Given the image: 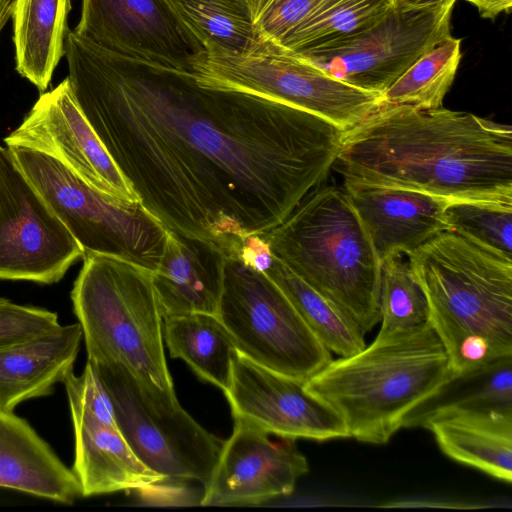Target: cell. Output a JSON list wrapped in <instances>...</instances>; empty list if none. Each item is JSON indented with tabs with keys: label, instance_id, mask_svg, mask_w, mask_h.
<instances>
[{
	"label": "cell",
	"instance_id": "obj_1",
	"mask_svg": "<svg viewBox=\"0 0 512 512\" xmlns=\"http://www.w3.org/2000/svg\"><path fill=\"white\" fill-rule=\"evenodd\" d=\"M64 56L77 104L142 205L225 255L279 225L335 166L345 131L315 114L70 30Z\"/></svg>",
	"mask_w": 512,
	"mask_h": 512
},
{
	"label": "cell",
	"instance_id": "obj_2",
	"mask_svg": "<svg viewBox=\"0 0 512 512\" xmlns=\"http://www.w3.org/2000/svg\"><path fill=\"white\" fill-rule=\"evenodd\" d=\"M335 165L348 183L512 203L511 126L467 112L380 103L345 131Z\"/></svg>",
	"mask_w": 512,
	"mask_h": 512
},
{
	"label": "cell",
	"instance_id": "obj_3",
	"mask_svg": "<svg viewBox=\"0 0 512 512\" xmlns=\"http://www.w3.org/2000/svg\"><path fill=\"white\" fill-rule=\"evenodd\" d=\"M408 261L426 295L452 379L512 356V259L445 231L410 253Z\"/></svg>",
	"mask_w": 512,
	"mask_h": 512
},
{
	"label": "cell",
	"instance_id": "obj_4",
	"mask_svg": "<svg viewBox=\"0 0 512 512\" xmlns=\"http://www.w3.org/2000/svg\"><path fill=\"white\" fill-rule=\"evenodd\" d=\"M451 379L448 356L428 321L377 334L361 351L331 360L304 386L338 413L349 437L385 444Z\"/></svg>",
	"mask_w": 512,
	"mask_h": 512
},
{
	"label": "cell",
	"instance_id": "obj_5",
	"mask_svg": "<svg viewBox=\"0 0 512 512\" xmlns=\"http://www.w3.org/2000/svg\"><path fill=\"white\" fill-rule=\"evenodd\" d=\"M262 236L275 258L364 335L380 322L382 263L343 188L316 187Z\"/></svg>",
	"mask_w": 512,
	"mask_h": 512
},
{
	"label": "cell",
	"instance_id": "obj_6",
	"mask_svg": "<svg viewBox=\"0 0 512 512\" xmlns=\"http://www.w3.org/2000/svg\"><path fill=\"white\" fill-rule=\"evenodd\" d=\"M82 259L71 301L87 360L125 367L155 406L177 410L152 272L110 255L86 254Z\"/></svg>",
	"mask_w": 512,
	"mask_h": 512
},
{
	"label": "cell",
	"instance_id": "obj_7",
	"mask_svg": "<svg viewBox=\"0 0 512 512\" xmlns=\"http://www.w3.org/2000/svg\"><path fill=\"white\" fill-rule=\"evenodd\" d=\"M24 175L86 254L122 258L152 273L159 267L169 230L141 202L107 196L56 159L7 147Z\"/></svg>",
	"mask_w": 512,
	"mask_h": 512
},
{
	"label": "cell",
	"instance_id": "obj_8",
	"mask_svg": "<svg viewBox=\"0 0 512 512\" xmlns=\"http://www.w3.org/2000/svg\"><path fill=\"white\" fill-rule=\"evenodd\" d=\"M218 317L239 353L306 382L331 360L281 288L237 254L226 255Z\"/></svg>",
	"mask_w": 512,
	"mask_h": 512
},
{
	"label": "cell",
	"instance_id": "obj_9",
	"mask_svg": "<svg viewBox=\"0 0 512 512\" xmlns=\"http://www.w3.org/2000/svg\"><path fill=\"white\" fill-rule=\"evenodd\" d=\"M193 74L201 85L279 101L324 118L344 131L362 122L381 103V95L335 79L271 44L256 53L204 52L194 62Z\"/></svg>",
	"mask_w": 512,
	"mask_h": 512
},
{
	"label": "cell",
	"instance_id": "obj_10",
	"mask_svg": "<svg viewBox=\"0 0 512 512\" xmlns=\"http://www.w3.org/2000/svg\"><path fill=\"white\" fill-rule=\"evenodd\" d=\"M90 363L135 455L168 483L204 485L217 464L224 440L207 431L181 406L175 411L155 406L125 367Z\"/></svg>",
	"mask_w": 512,
	"mask_h": 512
},
{
	"label": "cell",
	"instance_id": "obj_11",
	"mask_svg": "<svg viewBox=\"0 0 512 512\" xmlns=\"http://www.w3.org/2000/svg\"><path fill=\"white\" fill-rule=\"evenodd\" d=\"M82 257L80 245L0 144V279L54 284Z\"/></svg>",
	"mask_w": 512,
	"mask_h": 512
},
{
	"label": "cell",
	"instance_id": "obj_12",
	"mask_svg": "<svg viewBox=\"0 0 512 512\" xmlns=\"http://www.w3.org/2000/svg\"><path fill=\"white\" fill-rule=\"evenodd\" d=\"M452 9L394 8L377 26L340 47L296 55L335 79L382 95L421 56L451 35Z\"/></svg>",
	"mask_w": 512,
	"mask_h": 512
},
{
	"label": "cell",
	"instance_id": "obj_13",
	"mask_svg": "<svg viewBox=\"0 0 512 512\" xmlns=\"http://www.w3.org/2000/svg\"><path fill=\"white\" fill-rule=\"evenodd\" d=\"M4 143L56 159L107 196L141 202L77 104L67 78L40 95Z\"/></svg>",
	"mask_w": 512,
	"mask_h": 512
},
{
	"label": "cell",
	"instance_id": "obj_14",
	"mask_svg": "<svg viewBox=\"0 0 512 512\" xmlns=\"http://www.w3.org/2000/svg\"><path fill=\"white\" fill-rule=\"evenodd\" d=\"M73 31L114 53L190 73L205 52L167 0H82Z\"/></svg>",
	"mask_w": 512,
	"mask_h": 512
},
{
	"label": "cell",
	"instance_id": "obj_15",
	"mask_svg": "<svg viewBox=\"0 0 512 512\" xmlns=\"http://www.w3.org/2000/svg\"><path fill=\"white\" fill-rule=\"evenodd\" d=\"M233 418V432L224 441L217 464L203 485L200 504L254 505L290 495L309 469L295 439L271 441L262 428Z\"/></svg>",
	"mask_w": 512,
	"mask_h": 512
},
{
	"label": "cell",
	"instance_id": "obj_16",
	"mask_svg": "<svg viewBox=\"0 0 512 512\" xmlns=\"http://www.w3.org/2000/svg\"><path fill=\"white\" fill-rule=\"evenodd\" d=\"M305 382L263 367L237 351L224 392L233 417H240L282 438L326 441L349 437L328 404L306 390Z\"/></svg>",
	"mask_w": 512,
	"mask_h": 512
},
{
	"label": "cell",
	"instance_id": "obj_17",
	"mask_svg": "<svg viewBox=\"0 0 512 512\" xmlns=\"http://www.w3.org/2000/svg\"><path fill=\"white\" fill-rule=\"evenodd\" d=\"M343 189L361 219L379 260L409 255L449 231L447 199L403 188L344 182Z\"/></svg>",
	"mask_w": 512,
	"mask_h": 512
},
{
	"label": "cell",
	"instance_id": "obj_18",
	"mask_svg": "<svg viewBox=\"0 0 512 512\" xmlns=\"http://www.w3.org/2000/svg\"><path fill=\"white\" fill-rule=\"evenodd\" d=\"M70 413L75 437L72 470L82 497L132 490L154 494L167 482L132 451L114 411L95 414L70 409Z\"/></svg>",
	"mask_w": 512,
	"mask_h": 512
},
{
	"label": "cell",
	"instance_id": "obj_19",
	"mask_svg": "<svg viewBox=\"0 0 512 512\" xmlns=\"http://www.w3.org/2000/svg\"><path fill=\"white\" fill-rule=\"evenodd\" d=\"M225 253L214 243L169 231L153 284L163 318L187 313L218 316Z\"/></svg>",
	"mask_w": 512,
	"mask_h": 512
},
{
	"label": "cell",
	"instance_id": "obj_20",
	"mask_svg": "<svg viewBox=\"0 0 512 512\" xmlns=\"http://www.w3.org/2000/svg\"><path fill=\"white\" fill-rule=\"evenodd\" d=\"M83 333L80 324L59 325L0 349V410L50 394L73 371Z\"/></svg>",
	"mask_w": 512,
	"mask_h": 512
},
{
	"label": "cell",
	"instance_id": "obj_21",
	"mask_svg": "<svg viewBox=\"0 0 512 512\" xmlns=\"http://www.w3.org/2000/svg\"><path fill=\"white\" fill-rule=\"evenodd\" d=\"M451 459L512 481V409H461L420 420Z\"/></svg>",
	"mask_w": 512,
	"mask_h": 512
},
{
	"label": "cell",
	"instance_id": "obj_22",
	"mask_svg": "<svg viewBox=\"0 0 512 512\" xmlns=\"http://www.w3.org/2000/svg\"><path fill=\"white\" fill-rule=\"evenodd\" d=\"M0 487L63 504L81 496L78 480L30 424L0 410Z\"/></svg>",
	"mask_w": 512,
	"mask_h": 512
},
{
	"label": "cell",
	"instance_id": "obj_23",
	"mask_svg": "<svg viewBox=\"0 0 512 512\" xmlns=\"http://www.w3.org/2000/svg\"><path fill=\"white\" fill-rule=\"evenodd\" d=\"M71 0H15L11 15L17 72L45 92L65 53Z\"/></svg>",
	"mask_w": 512,
	"mask_h": 512
},
{
	"label": "cell",
	"instance_id": "obj_24",
	"mask_svg": "<svg viewBox=\"0 0 512 512\" xmlns=\"http://www.w3.org/2000/svg\"><path fill=\"white\" fill-rule=\"evenodd\" d=\"M163 339L170 356L184 360L201 380L223 392L229 388L237 349L217 315L198 312L166 316Z\"/></svg>",
	"mask_w": 512,
	"mask_h": 512
},
{
	"label": "cell",
	"instance_id": "obj_25",
	"mask_svg": "<svg viewBox=\"0 0 512 512\" xmlns=\"http://www.w3.org/2000/svg\"><path fill=\"white\" fill-rule=\"evenodd\" d=\"M205 52L256 53L267 47L248 0H167Z\"/></svg>",
	"mask_w": 512,
	"mask_h": 512
},
{
	"label": "cell",
	"instance_id": "obj_26",
	"mask_svg": "<svg viewBox=\"0 0 512 512\" xmlns=\"http://www.w3.org/2000/svg\"><path fill=\"white\" fill-rule=\"evenodd\" d=\"M393 9V0H332L276 47L294 54L335 49L377 26Z\"/></svg>",
	"mask_w": 512,
	"mask_h": 512
},
{
	"label": "cell",
	"instance_id": "obj_27",
	"mask_svg": "<svg viewBox=\"0 0 512 512\" xmlns=\"http://www.w3.org/2000/svg\"><path fill=\"white\" fill-rule=\"evenodd\" d=\"M265 273L281 288L330 352L350 356L366 346L365 335L359 329L274 256Z\"/></svg>",
	"mask_w": 512,
	"mask_h": 512
},
{
	"label": "cell",
	"instance_id": "obj_28",
	"mask_svg": "<svg viewBox=\"0 0 512 512\" xmlns=\"http://www.w3.org/2000/svg\"><path fill=\"white\" fill-rule=\"evenodd\" d=\"M461 60V40L451 35L421 56L381 95V103L442 107Z\"/></svg>",
	"mask_w": 512,
	"mask_h": 512
},
{
	"label": "cell",
	"instance_id": "obj_29",
	"mask_svg": "<svg viewBox=\"0 0 512 512\" xmlns=\"http://www.w3.org/2000/svg\"><path fill=\"white\" fill-rule=\"evenodd\" d=\"M461 409H512V356L474 373L451 379L407 419L405 426L430 415Z\"/></svg>",
	"mask_w": 512,
	"mask_h": 512
},
{
	"label": "cell",
	"instance_id": "obj_30",
	"mask_svg": "<svg viewBox=\"0 0 512 512\" xmlns=\"http://www.w3.org/2000/svg\"><path fill=\"white\" fill-rule=\"evenodd\" d=\"M379 335L407 332L429 321L426 295L403 256L382 262Z\"/></svg>",
	"mask_w": 512,
	"mask_h": 512
},
{
	"label": "cell",
	"instance_id": "obj_31",
	"mask_svg": "<svg viewBox=\"0 0 512 512\" xmlns=\"http://www.w3.org/2000/svg\"><path fill=\"white\" fill-rule=\"evenodd\" d=\"M445 218L452 231L497 255L512 259V203L450 201Z\"/></svg>",
	"mask_w": 512,
	"mask_h": 512
},
{
	"label": "cell",
	"instance_id": "obj_32",
	"mask_svg": "<svg viewBox=\"0 0 512 512\" xmlns=\"http://www.w3.org/2000/svg\"><path fill=\"white\" fill-rule=\"evenodd\" d=\"M330 1L332 0H259L251 8L262 40L279 46L287 36Z\"/></svg>",
	"mask_w": 512,
	"mask_h": 512
},
{
	"label": "cell",
	"instance_id": "obj_33",
	"mask_svg": "<svg viewBox=\"0 0 512 512\" xmlns=\"http://www.w3.org/2000/svg\"><path fill=\"white\" fill-rule=\"evenodd\" d=\"M57 313L0 298V349L59 326Z\"/></svg>",
	"mask_w": 512,
	"mask_h": 512
},
{
	"label": "cell",
	"instance_id": "obj_34",
	"mask_svg": "<svg viewBox=\"0 0 512 512\" xmlns=\"http://www.w3.org/2000/svg\"><path fill=\"white\" fill-rule=\"evenodd\" d=\"M456 0H393L394 8L408 10H440L453 8Z\"/></svg>",
	"mask_w": 512,
	"mask_h": 512
},
{
	"label": "cell",
	"instance_id": "obj_35",
	"mask_svg": "<svg viewBox=\"0 0 512 512\" xmlns=\"http://www.w3.org/2000/svg\"><path fill=\"white\" fill-rule=\"evenodd\" d=\"M473 4L482 18L495 19L500 13H510L512 0H465Z\"/></svg>",
	"mask_w": 512,
	"mask_h": 512
},
{
	"label": "cell",
	"instance_id": "obj_36",
	"mask_svg": "<svg viewBox=\"0 0 512 512\" xmlns=\"http://www.w3.org/2000/svg\"><path fill=\"white\" fill-rule=\"evenodd\" d=\"M15 0H0V33L11 18Z\"/></svg>",
	"mask_w": 512,
	"mask_h": 512
},
{
	"label": "cell",
	"instance_id": "obj_37",
	"mask_svg": "<svg viewBox=\"0 0 512 512\" xmlns=\"http://www.w3.org/2000/svg\"><path fill=\"white\" fill-rule=\"evenodd\" d=\"M248 1H249L250 6H252L253 4H255L259 0H248Z\"/></svg>",
	"mask_w": 512,
	"mask_h": 512
}]
</instances>
